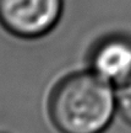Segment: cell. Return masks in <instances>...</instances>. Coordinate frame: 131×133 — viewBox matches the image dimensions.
Returning a JSON list of instances; mask_svg holds the SVG:
<instances>
[{
    "label": "cell",
    "mask_w": 131,
    "mask_h": 133,
    "mask_svg": "<svg viewBox=\"0 0 131 133\" xmlns=\"http://www.w3.org/2000/svg\"><path fill=\"white\" fill-rule=\"evenodd\" d=\"M113 84L94 71H76L53 88L48 112L61 133H103L118 110Z\"/></svg>",
    "instance_id": "cell-1"
},
{
    "label": "cell",
    "mask_w": 131,
    "mask_h": 133,
    "mask_svg": "<svg viewBox=\"0 0 131 133\" xmlns=\"http://www.w3.org/2000/svg\"><path fill=\"white\" fill-rule=\"evenodd\" d=\"M64 0H0V24L21 38L43 37L59 24Z\"/></svg>",
    "instance_id": "cell-2"
},
{
    "label": "cell",
    "mask_w": 131,
    "mask_h": 133,
    "mask_svg": "<svg viewBox=\"0 0 131 133\" xmlns=\"http://www.w3.org/2000/svg\"><path fill=\"white\" fill-rule=\"evenodd\" d=\"M91 70L113 85L131 78V38L113 33L96 42L89 53Z\"/></svg>",
    "instance_id": "cell-3"
},
{
    "label": "cell",
    "mask_w": 131,
    "mask_h": 133,
    "mask_svg": "<svg viewBox=\"0 0 131 133\" xmlns=\"http://www.w3.org/2000/svg\"><path fill=\"white\" fill-rule=\"evenodd\" d=\"M117 105L120 116L129 124H131V78L118 86Z\"/></svg>",
    "instance_id": "cell-4"
}]
</instances>
